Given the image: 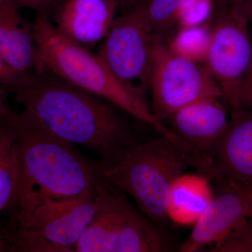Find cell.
Segmentation results:
<instances>
[{"label": "cell", "mask_w": 252, "mask_h": 252, "mask_svg": "<svg viewBox=\"0 0 252 252\" xmlns=\"http://www.w3.org/2000/svg\"><path fill=\"white\" fill-rule=\"evenodd\" d=\"M9 92L23 114L58 138L114 160L135 142L130 129L99 97L49 73H23Z\"/></svg>", "instance_id": "1"}, {"label": "cell", "mask_w": 252, "mask_h": 252, "mask_svg": "<svg viewBox=\"0 0 252 252\" xmlns=\"http://www.w3.org/2000/svg\"><path fill=\"white\" fill-rule=\"evenodd\" d=\"M17 133V174L8 210L14 225L50 201L77 198L100 179L94 163L72 144L50 133L22 112L10 114Z\"/></svg>", "instance_id": "2"}, {"label": "cell", "mask_w": 252, "mask_h": 252, "mask_svg": "<svg viewBox=\"0 0 252 252\" xmlns=\"http://www.w3.org/2000/svg\"><path fill=\"white\" fill-rule=\"evenodd\" d=\"M31 26L37 46L33 71L53 74L106 99L152 126L160 135L182 143V139L156 117L146 97L119 81L98 55L62 35L47 16L36 15Z\"/></svg>", "instance_id": "3"}, {"label": "cell", "mask_w": 252, "mask_h": 252, "mask_svg": "<svg viewBox=\"0 0 252 252\" xmlns=\"http://www.w3.org/2000/svg\"><path fill=\"white\" fill-rule=\"evenodd\" d=\"M94 165L102 180L130 195L139 210L162 229L169 221V191L179 175L191 167L215 180L210 165L160 135L145 143L137 142L111 161Z\"/></svg>", "instance_id": "4"}, {"label": "cell", "mask_w": 252, "mask_h": 252, "mask_svg": "<svg viewBox=\"0 0 252 252\" xmlns=\"http://www.w3.org/2000/svg\"><path fill=\"white\" fill-rule=\"evenodd\" d=\"M96 187L77 198L50 201L1 233L8 252H74L95 211Z\"/></svg>", "instance_id": "5"}, {"label": "cell", "mask_w": 252, "mask_h": 252, "mask_svg": "<svg viewBox=\"0 0 252 252\" xmlns=\"http://www.w3.org/2000/svg\"><path fill=\"white\" fill-rule=\"evenodd\" d=\"M252 3L217 6L205 65L218 83L223 98L235 110L239 86L252 63L249 23Z\"/></svg>", "instance_id": "6"}, {"label": "cell", "mask_w": 252, "mask_h": 252, "mask_svg": "<svg viewBox=\"0 0 252 252\" xmlns=\"http://www.w3.org/2000/svg\"><path fill=\"white\" fill-rule=\"evenodd\" d=\"M149 88L152 110L160 121L189 104L207 98H223L218 83L205 64L175 54L155 39Z\"/></svg>", "instance_id": "7"}, {"label": "cell", "mask_w": 252, "mask_h": 252, "mask_svg": "<svg viewBox=\"0 0 252 252\" xmlns=\"http://www.w3.org/2000/svg\"><path fill=\"white\" fill-rule=\"evenodd\" d=\"M155 38L140 5L115 18L97 55L119 81L145 97Z\"/></svg>", "instance_id": "8"}, {"label": "cell", "mask_w": 252, "mask_h": 252, "mask_svg": "<svg viewBox=\"0 0 252 252\" xmlns=\"http://www.w3.org/2000/svg\"><path fill=\"white\" fill-rule=\"evenodd\" d=\"M96 191L95 211L74 252H126L140 220L141 211L101 177Z\"/></svg>", "instance_id": "9"}, {"label": "cell", "mask_w": 252, "mask_h": 252, "mask_svg": "<svg viewBox=\"0 0 252 252\" xmlns=\"http://www.w3.org/2000/svg\"><path fill=\"white\" fill-rule=\"evenodd\" d=\"M215 198L181 245V252L201 251L225 240L250 217L247 187L228 181L217 184Z\"/></svg>", "instance_id": "10"}, {"label": "cell", "mask_w": 252, "mask_h": 252, "mask_svg": "<svg viewBox=\"0 0 252 252\" xmlns=\"http://www.w3.org/2000/svg\"><path fill=\"white\" fill-rule=\"evenodd\" d=\"M216 184L252 187V109L230 111L228 127L210 156Z\"/></svg>", "instance_id": "11"}, {"label": "cell", "mask_w": 252, "mask_h": 252, "mask_svg": "<svg viewBox=\"0 0 252 252\" xmlns=\"http://www.w3.org/2000/svg\"><path fill=\"white\" fill-rule=\"evenodd\" d=\"M220 99H200L179 109L166 119L172 131L210 163L212 152L229 122L226 109Z\"/></svg>", "instance_id": "12"}, {"label": "cell", "mask_w": 252, "mask_h": 252, "mask_svg": "<svg viewBox=\"0 0 252 252\" xmlns=\"http://www.w3.org/2000/svg\"><path fill=\"white\" fill-rule=\"evenodd\" d=\"M119 0H65L55 14L57 31L90 49L103 40L115 20Z\"/></svg>", "instance_id": "13"}, {"label": "cell", "mask_w": 252, "mask_h": 252, "mask_svg": "<svg viewBox=\"0 0 252 252\" xmlns=\"http://www.w3.org/2000/svg\"><path fill=\"white\" fill-rule=\"evenodd\" d=\"M20 9L16 0H0V58L16 72L26 73L34 67L37 46Z\"/></svg>", "instance_id": "14"}, {"label": "cell", "mask_w": 252, "mask_h": 252, "mask_svg": "<svg viewBox=\"0 0 252 252\" xmlns=\"http://www.w3.org/2000/svg\"><path fill=\"white\" fill-rule=\"evenodd\" d=\"M213 181L201 172L181 174L172 182L167 200L169 220L194 225L215 198Z\"/></svg>", "instance_id": "15"}, {"label": "cell", "mask_w": 252, "mask_h": 252, "mask_svg": "<svg viewBox=\"0 0 252 252\" xmlns=\"http://www.w3.org/2000/svg\"><path fill=\"white\" fill-rule=\"evenodd\" d=\"M9 115L0 124V214L7 209L17 174V133Z\"/></svg>", "instance_id": "16"}, {"label": "cell", "mask_w": 252, "mask_h": 252, "mask_svg": "<svg viewBox=\"0 0 252 252\" xmlns=\"http://www.w3.org/2000/svg\"><path fill=\"white\" fill-rule=\"evenodd\" d=\"M211 32L204 26L180 28L172 36L169 46L177 55L205 64L209 48Z\"/></svg>", "instance_id": "17"}, {"label": "cell", "mask_w": 252, "mask_h": 252, "mask_svg": "<svg viewBox=\"0 0 252 252\" xmlns=\"http://www.w3.org/2000/svg\"><path fill=\"white\" fill-rule=\"evenodd\" d=\"M182 0H144L140 6L156 39L163 41L176 28Z\"/></svg>", "instance_id": "18"}, {"label": "cell", "mask_w": 252, "mask_h": 252, "mask_svg": "<svg viewBox=\"0 0 252 252\" xmlns=\"http://www.w3.org/2000/svg\"><path fill=\"white\" fill-rule=\"evenodd\" d=\"M215 0H182L177 15L179 28L203 26L217 9Z\"/></svg>", "instance_id": "19"}, {"label": "cell", "mask_w": 252, "mask_h": 252, "mask_svg": "<svg viewBox=\"0 0 252 252\" xmlns=\"http://www.w3.org/2000/svg\"><path fill=\"white\" fill-rule=\"evenodd\" d=\"M210 252H252V218H248Z\"/></svg>", "instance_id": "20"}, {"label": "cell", "mask_w": 252, "mask_h": 252, "mask_svg": "<svg viewBox=\"0 0 252 252\" xmlns=\"http://www.w3.org/2000/svg\"><path fill=\"white\" fill-rule=\"evenodd\" d=\"M21 8L35 11L37 14L47 16H55L63 0H16Z\"/></svg>", "instance_id": "21"}, {"label": "cell", "mask_w": 252, "mask_h": 252, "mask_svg": "<svg viewBox=\"0 0 252 252\" xmlns=\"http://www.w3.org/2000/svg\"><path fill=\"white\" fill-rule=\"evenodd\" d=\"M238 109H252V63L239 86L235 110Z\"/></svg>", "instance_id": "22"}, {"label": "cell", "mask_w": 252, "mask_h": 252, "mask_svg": "<svg viewBox=\"0 0 252 252\" xmlns=\"http://www.w3.org/2000/svg\"><path fill=\"white\" fill-rule=\"evenodd\" d=\"M23 73H18L11 69L0 58V86L10 90L19 80Z\"/></svg>", "instance_id": "23"}, {"label": "cell", "mask_w": 252, "mask_h": 252, "mask_svg": "<svg viewBox=\"0 0 252 252\" xmlns=\"http://www.w3.org/2000/svg\"><path fill=\"white\" fill-rule=\"evenodd\" d=\"M9 93V91L6 88L0 86V124L4 122L11 112L7 103V96Z\"/></svg>", "instance_id": "24"}, {"label": "cell", "mask_w": 252, "mask_h": 252, "mask_svg": "<svg viewBox=\"0 0 252 252\" xmlns=\"http://www.w3.org/2000/svg\"><path fill=\"white\" fill-rule=\"evenodd\" d=\"M218 6H231V5L252 3V0H215Z\"/></svg>", "instance_id": "25"}, {"label": "cell", "mask_w": 252, "mask_h": 252, "mask_svg": "<svg viewBox=\"0 0 252 252\" xmlns=\"http://www.w3.org/2000/svg\"><path fill=\"white\" fill-rule=\"evenodd\" d=\"M144 0H122L123 5L127 8V10L135 7L137 5L142 3Z\"/></svg>", "instance_id": "26"}, {"label": "cell", "mask_w": 252, "mask_h": 252, "mask_svg": "<svg viewBox=\"0 0 252 252\" xmlns=\"http://www.w3.org/2000/svg\"><path fill=\"white\" fill-rule=\"evenodd\" d=\"M247 195L250 209V217L252 218V187H247Z\"/></svg>", "instance_id": "27"}, {"label": "cell", "mask_w": 252, "mask_h": 252, "mask_svg": "<svg viewBox=\"0 0 252 252\" xmlns=\"http://www.w3.org/2000/svg\"><path fill=\"white\" fill-rule=\"evenodd\" d=\"M251 23H252V18H251Z\"/></svg>", "instance_id": "28"}]
</instances>
